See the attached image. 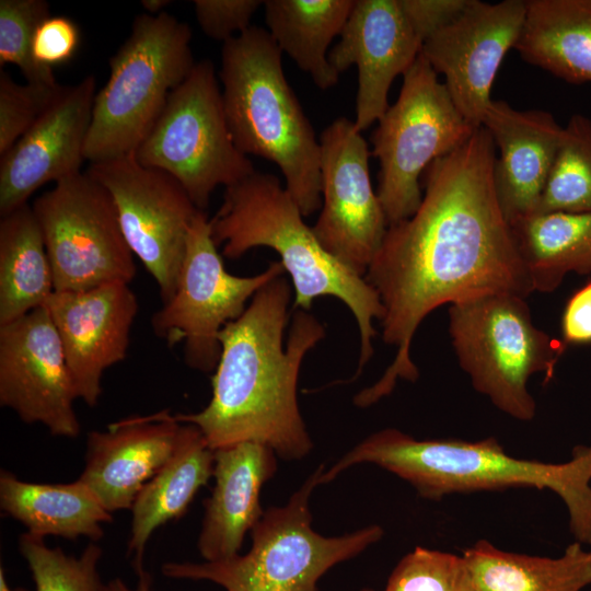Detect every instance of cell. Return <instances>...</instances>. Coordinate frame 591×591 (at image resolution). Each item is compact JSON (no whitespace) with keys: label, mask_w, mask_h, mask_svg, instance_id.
I'll return each mask as SVG.
<instances>
[{"label":"cell","mask_w":591,"mask_h":591,"mask_svg":"<svg viewBox=\"0 0 591 591\" xmlns=\"http://www.w3.org/2000/svg\"><path fill=\"white\" fill-rule=\"evenodd\" d=\"M361 591H372V590H369V589H363V590H361Z\"/></svg>","instance_id":"cell-42"},{"label":"cell","mask_w":591,"mask_h":591,"mask_svg":"<svg viewBox=\"0 0 591 591\" xmlns=\"http://www.w3.org/2000/svg\"><path fill=\"white\" fill-rule=\"evenodd\" d=\"M285 273L280 262L255 276L228 273L211 236L210 219L198 210L188 229L175 292L153 314L152 331L170 347L183 343L188 367L215 371L221 329L243 314L263 286Z\"/></svg>","instance_id":"cell-11"},{"label":"cell","mask_w":591,"mask_h":591,"mask_svg":"<svg viewBox=\"0 0 591 591\" xmlns=\"http://www.w3.org/2000/svg\"><path fill=\"white\" fill-rule=\"evenodd\" d=\"M134 157L140 164L173 176L202 211L218 186H231L255 172L233 141L209 59L195 63L170 94Z\"/></svg>","instance_id":"cell-9"},{"label":"cell","mask_w":591,"mask_h":591,"mask_svg":"<svg viewBox=\"0 0 591 591\" xmlns=\"http://www.w3.org/2000/svg\"><path fill=\"white\" fill-rule=\"evenodd\" d=\"M79 398L57 329L45 306L0 325V404L53 436L76 438Z\"/></svg>","instance_id":"cell-15"},{"label":"cell","mask_w":591,"mask_h":591,"mask_svg":"<svg viewBox=\"0 0 591 591\" xmlns=\"http://www.w3.org/2000/svg\"><path fill=\"white\" fill-rule=\"evenodd\" d=\"M190 40L189 25L166 11L136 16L94 97L84 148L90 164L136 152L196 63Z\"/></svg>","instance_id":"cell-6"},{"label":"cell","mask_w":591,"mask_h":591,"mask_svg":"<svg viewBox=\"0 0 591 591\" xmlns=\"http://www.w3.org/2000/svg\"><path fill=\"white\" fill-rule=\"evenodd\" d=\"M449 333L473 387L520 421L536 415L530 378L551 381L567 346L536 327L525 298L493 293L450 305Z\"/></svg>","instance_id":"cell-8"},{"label":"cell","mask_w":591,"mask_h":591,"mask_svg":"<svg viewBox=\"0 0 591 591\" xmlns=\"http://www.w3.org/2000/svg\"><path fill=\"white\" fill-rule=\"evenodd\" d=\"M19 546L36 591H108L97 571L102 549L96 544H89L79 557H73L26 532L20 536Z\"/></svg>","instance_id":"cell-31"},{"label":"cell","mask_w":591,"mask_h":591,"mask_svg":"<svg viewBox=\"0 0 591 591\" xmlns=\"http://www.w3.org/2000/svg\"><path fill=\"white\" fill-rule=\"evenodd\" d=\"M514 49L568 83L591 82V0H528Z\"/></svg>","instance_id":"cell-24"},{"label":"cell","mask_w":591,"mask_h":591,"mask_svg":"<svg viewBox=\"0 0 591 591\" xmlns=\"http://www.w3.org/2000/svg\"><path fill=\"white\" fill-rule=\"evenodd\" d=\"M454 105L444 83L420 55L403 76L396 102L379 119L371 154L379 160L378 197L389 225L420 206V175L474 130Z\"/></svg>","instance_id":"cell-10"},{"label":"cell","mask_w":591,"mask_h":591,"mask_svg":"<svg viewBox=\"0 0 591 591\" xmlns=\"http://www.w3.org/2000/svg\"><path fill=\"white\" fill-rule=\"evenodd\" d=\"M85 173L111 195L131 252L166 302L175 292L188 229L199 209L173 176L140 164L134 154L91 163Z\"/></svg>","instance_id":"cell-13"},{"label":"cell","mask_w":591,"mask_h":591,"mask_svg":"<svg viewBox=\"0 0 591 591\" xmlns=\"http://www.w3.org/2000/svg\"><path fill=\"white\" fill-rule=\"evenodd\" d=\"M291 297L285 275L254 294L243 314L219 334L221 354L209 404L198 413L174 415L196 426L213 451L257 442L292 460L312 449L297 384L304 357L326 332L313 314L298 309L285 343Z\"/></svg>","instance_id":"cell-2"},{"label":"cell","mask_w":591,"mask_h":591,"mask_svg":"<svg viewBox=\"0 0 591 591\" xmlns=\"http://www.w3.org/2000/svg\"><path fill=\"white\" fill-rule=\"evenodd\" d=\"M0 591H26L22 588L11 589L7 582L3 568L0 569Z\"/></svg>","instance_id":"cell-41"},{"label":"cell","mask_w":591,"mask_h":591,"mask_svg":"<svg viewBox=\"0 0 591 591\" xmlns=\"http://www.w3.org/2000/svg\"><path fill=\"white\" fill-rule=\"evenodd\" d=\"M50 16L45 0H0V68L14 65L26 82L59 84L49 67L35 61L32 44L37 27Z\"/></svg>","instance_id":"cell-32"},{"label":"cell","mask_w":591,"mask_h":591,"mask_svg":"<svg viewBox=\"0 0 591 591\" xmlns=\"http://www.w3.org/2000/svg\"><path fill=\"white\" fill-rule=\"evenodd\" d=\"M560 332L566 346L591 344V280L567 300L560 318Z\"/></svg>","instance_id":"cell-38"},{"label":"cell","mask_w":591,"mask_h":591,"mask_svg":"<svg viewBox=\"0 0 591 591\" xmlns=\"http://www.w3.org/2000/svg\"><path fill=\"white\" fill-rule=\"evenodd\" d=\"M323 466L311 475L283 507L263 513L252 529L245 555L225 560L167 563L170 578L209 580L227 591H315L321 576L378 542L383 530L370 525L339 537H325L311 526L309 498L321 484Z\"/></svg>","instance_id":"cell-7"},{"label":"cell","mask_w":591,"mask_h":591,"mask_svg":"<svg viewBox=\"0 0 591 591\" xmlns=\"http://www.w3.org/2000/svg\"><path fill=\"white\" fill-rule=\"evenodd\" d=\"M274 451L257 442H242L215 450L216 484L205 502L198 548L206 561L239 554L244 535L262 518L259 494L276 471Z\"/></svg>","instance_id":"cell-22"},{"label":"cell","mask_w":591,"mask_h":591,"mask_svg":"<svg viewBox=\"0 0 591 591\" xmlns=\"http://www.w3.org/2000/svg\"><path fill=\"white\" fill-rule=\"evenodd\" d=\"M54 291L43 233L26 204L0 220V325L44 306Z\"/></svg>","instance_id":"cell-29"},{"label":"cell","mask_w":591,"mask_h":591,"mask_svg":"<svg viewBox=\"0 0 591 591\" xmlns=\"http://www.w3.org/2000/svg\"><path fill=\"white\" fill-rule=\"evenodd\" d=\"M32 208L43 233L55 291H83L134 279V253L113 199L85 172L56 183Z\"/></svg>","instance_id":"cell-12"},{"label":"cell","mask_w":591,"mask_h":591,"mask_svg":"<svg viewBox=\"0 0 591 591\" xmlns=\"http://www.w3.org/2000/svg\"><path fill=\"white\" fill-rule=\"evenodd\" d=\"M525 14L523 0H468L424 43L421 54L438 74H443L454 105L475 128L483 125L495 78L521 35Z\"/></svg>","instance_id":"cell-16"},{"label":"cell","mask_w":591,"mask_h":591,"mask_svg":"<svg viewBox=\"0 0 591 591\" xmlns=\"http://www.w3.org/2000/svg\"><path fill=\"white\" fill-rule=\"evenodd\" d=\"M80 40V30L74 21L63 15H50L35 32L33 57L39 65L53 69L68 62L76 55Z\"/></svg>","instance_id":"cell-36"},{"label":"cell","mask_w":591,"mask_h":591,"mask_svg":"<svg viewBox=\"0 0 591 591\" xmlns=\"http://www.w3.org/2000/svg\"><path fill=\"white\" fill-rule=\"evenodd\" d=\"M152 579L144 572L139 576V581L136 588H129L120 578H115L107 583L108 591H152L151 590Z\"/></svg>","instance_id":"cell-39"},{"label":"cell","mask_w":591,"mask_h":591,"mask_svg":"<svg viewBox=\"0 0 591 591\" xmlns=\"http://www.w3.org/2000/svg\"><path fill=\"white\" fill-rule=\"evenodd\" d=\"M182 424V422H181ZM215 451L194 425L182 424L178 445L171 460L142 487L132 510L128 554L138 576L144 573V548L151 534L181 517L198 489L213 473Z\"/></svg>","instance_id":"cell-23"},{"label":"cell","mask_w":591,"mask_h":591,"mask_svg":"<svg viewBox=\"0 0 591 591\" xmlns=\"http://www.w3.org/2000/svg\"><path fill=\"white\" fill-rule=\"evenodd\" d=\"M510 225L534 292L555 291L569 273H591V212L531 215Z\"/></svg>","instance_id":"cell-28"},{"label":"cell","mask_w":591,"mask_h":591,"mask_svg":"<svg viewBox=\"0 0 591 591\" xmlns=\"http://www.w3.org/2000/svg\"><path fill=\"white\" fill-rule=\"evenodd\" d=\"M44 306L60 337L79 398L95 406L104 371L127 356L137 296L129 283L115 281L83 291H54Z\"/></svg>","instance_id":"cell-17"},{"label":"cell","mask_w":591,"mask_h":591,"mask_svg":"<svg viewBox=\"0 0 591 591\" xmlns=\"http://www.w3.org/2000/svg\"><path fill=\"white\" fill-rule=\"evenodd\" d=\"M591 212V119L572 115L533 215Z\"/></svg>","instance_id":"cell-30"},{"label":"cell","mask_w":591,"mask_h":591,"mask_svg":"<svg viewBox=\"0 0 591 591\" xmlns=\"http://www.w3.org/2000/svg\"><path fill=\"white\" fill-rule=\"evenodd\" d=\"M482 126L499 150L494 181L506 219L512 223L533 215L553 167L563 127L547 111H520L494 100Z\"/></svg>","instance_id":"cell-21"},{"label":"cell","mask_w":591,"mask_h":591,"mask_svg":"<svg viewBox=\"0 0 591 591\" xmlns=\"http://www.w3.org/2000/svg\"><path fill=\"white\" fill-rule=\"evenodd\" d=\"M320 146L322 210L313 232L325 251L364 277L389 228L370 179L369 146L346 117L323 130Z\"/></svg>","instance_id":"cell-14"},{"label":"cell","mask_w":591,"mask_h":591,"mask_svg":"<svg viewBox=\"0 0 591 591\" xmlns=\"http://www.w3.org/2000/svg\"><path fill=\"white\" fill-rule=\"evenodd\" d=\"M210 229L225 258L237 259L260 246L277 252L294 290L292 309L310 311L320 297L340 300L360 334L358 369L351 380L361 373L374 354L373 322L384 314L380 297L363 276L325 251L278 177L255 171L225 187Z\"/></svg>","instance_id":"cell-4"},{"label":"cell","mask_w":591,"mask_h":591,"mask_svg":"<svg viewBox=\"0 0 591 591\" xmlns=\"http://www.w3.org/2000/svg\"><path fill=\"white\" fill-rule=\"evenodd\" d=\"M359 463L387 470L431 500L509 488L551 490L567 509L573 540L591 547V444L575 445L567 462L546 463L514 457L494 437L417 440L386 428L366 438L324 472L321 484Z\"/></svg>","instance_id":"cell-3"},{"label":"cell","mask_w":591,"mask_h":591,"mask_svg":"<svg viewBox=\"0 0 591 591\" xmlns=\"http://www.w3.org/2000/svg\"><path fill=\"white\" fill-rule=\"evenodd\" d=\"M495 161L494 140L480 126L428 166L417 211L389 225L364 278L384 309L382 339L396 352L383 375L356 395L357 406L390 395L399 379H418L413 338L437 308L493 293L534 292L498 201Z\"/></svg>","instance_id":"cell-1"},{"label":"cell","mask_w":591,"mask_h":591,"mask_svg":"<svg viewBox=\"0 0 591 591\" xmlns=\"http://www.w3.org/2000/svg\"><path fill=\"white\" fill-rule=\"evenodd\" d=\"M170 0H142L141 5L146 10L147 14L158 15L164 12V8L170 5Z\"/></svg>","instance_id":"cell-40"},{"label":"cell","mask_w":591,"mask_h":591,"mask_svg":"<svg viewBox=\"0 0 591 591\" xmlns=\"http://www.w3.org/2000/svg\"><path fill=\"white\" fill-rule=\"evenodd\" d=\"M182 424L167 410L135 416L88 436L80 476L109 512L132 507L142 487L171 460Z\"/></svg>","instance_id":"cell-20"},{"label":"cell","mask_w":591,"mask_h":591,"mask_svg":"<svg viewBox=\"0 0 591 591\" xmlns=\"http://www.w3.org/2000/svg\"><path fill=\"white\" fill-rule=\"evenodd\" d=\"M268 31L252 25L222 45L219 79L237 149L275 163L303 217L322 204L321 146Z\"/></svg>","instance_id":"cell-5"},{"label":"cell","mask_w":591,"mask_h":591,"mask_svg":"<svg viewBox=\"0 0 591 591\" xmlns=\"http://www.w3.org/2000/svg\"><path fill=\"white\" fill-rule=\"evenodd\" d=\"M462 556L474 591H583L591 584V547L576 541L558 557L508 552L486 540Z\"/></svg>","instance_id":"cell-26"},{"label":"cell","mask_w":591,"mask_h":591,"mask_svg":"<svg viewBox=\"0 0 591 591\" xmlns=\"http://www.w3.org/2000/svg\"><path fill=\"white\" fill-rule=\"evenodd\" d=\"M65 86L15 82L8 72L0 71V155L33 126L45 111L61 95Z\"/></svg>","instance_id":"cell-34"},{"label":"cell","mask_w":591,"mask_h":591,"mask_svg":"<svg viewBox=\"0 0 591 591\" xmlns=\"http://www.w3.org/2000/svg\"><path fill=\"white\" fill-rule=\"evenodd\" d=\"M416 33L425 43L449 23L468 0H399Z\"/></svg>","instance_id":"cell-37"},{"label":"cell","mask_w":591,"mask_h":591,"mask_svg":"<svg viewBox=\"0 0 591 591\" xmlns=\"http://www.w3.org/2000/svg\"><path fill=\"white\" fill-rule=\"evenodd\" d=\"M355 0H266L268 33L314 84L327 90L339 73L328 60V47L340 35Z\"/></svg>","instance_id":"cell-27"},{"label":"cell","mask_w":591,"mask_h":591,"mask_svg":"<svg viewBox=\"0 0 591 591\" xmlns=\"http://www.w3.org/2000/svg\"><path fill=\"white\" fill-rule=\"evenodd\" d=\"M0 507L28 533L40 537L97 541L104 533L103 523L112 520L111 512L80 478L68 484H36L1 471Z\"/></svg>","instance_id":"cell-25"},{"label":"cell","mask_w":591,"mask_h":591,"mask_svg":"<svg viewBox=\"0 0 591 591\" xmlns=\"http://www.w3.org/2000/svg\"><path fill=\"white\" fill-rule=\"evenodd\" d=\"M95 78L84 77L45 111L1 157L0 216L28 204L42 186L81 173L95 97Z\"/></svg>","instance_id":"cell-18"},{"label":"cell","mask_w":591,"mask_h":591,"mask_svg":"<svg viewBox=\"0 0 591 591\" xmlns=\"http://www.w3.org/2000/svg\"><path fill=\"white\" fill-rule=\"evenodd\" d=\"M384 591H474L463 556L416 547L392 571Z\"/></svg>","instance_id":"cell-33"},{"label":"cell","mask_w":591,"mask_h":591,"mask_svg":"<svg viewBox=\"0 0 591 591\" xmlns=\"http://www.w3.org/2000/svg\"><path fill=\"white\" fill-rule=\"evenodd\" d=\"M328 60L337 73L358 68L357 129L362 132L384 115L394 79L412 67L424 42L399 0H356Z\"/></svg>","instance_id":"cell-19"},{"label":"cell","mask_w":591,"mask_h":591,"mask_svg":"<svg viewBox=\"0 0 591 591\" xmlns=\"http://www.w3.org/2000/svg\"><path fill=\"white\" fill-rule=\"evenodd\" d=\"M197 23L209 38L225 43L251 27L260 0H195Z\"/></svg>","instance_id":"cell-35"}]
</instances>
